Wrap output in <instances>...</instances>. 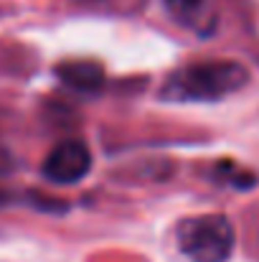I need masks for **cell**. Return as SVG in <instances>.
Instances as JSON below:
<instances>
[{
	"instance_id": "cell-6",
	"label": "cell",
	"mask_w": 259,
	"mask_h": 262,
	"mask_svg": "<svg viewBox=\"0 0 259 262\" xmlns=\"http://www.w3.org/2000/svg\"><path fill=\"white\" fill-rule=\"evenodd\" d=\"M166 5H168V10H171L178 20L191 23V20L203 10L206 0H166Z\"/></svg>"
},
{
	"instance_id": "cell-4",
	"label": "cell",
	"mask_w": 259,
	"mask_h": 262,
	"mask_svg": "<svg viewBox=\"0 0 259 262\" xmlns=\"http://www.w3.org/2000/svg\"><path fill=\"white\" fill-rule=\"evenodd\" d=\"M56 77L79 92H94L104 82V72L94 61H64L56 67Z\"/></svg>"
},
{
	"instance_id": "cell-2",
	"label": "cell",
	"mask_w": 259,
	"mask_h": 262,
	"mask_svg": "<svg viewBox=\"0 0 259 262\" xmlns=\"http://www.w3.org/2000/svg\"><path fill=\"white\" fill-rule=\"evenodd\" d=\"M175 242L191 262H226L234 252L237 234L224 214H198L178 222Z\"/></svg>"
},
{
	"instance_id": "cell-3",
	"label": "cell",
	"mask_w": 259,
	"mask_h": 262,
	"mask_svg": "<svg viewBox=\"0 0 259 262\" xmlns=\"http://www.w3.org/2000/svg\"><path fill=\"white\" fill-rule=\"evenodd\" d=\"M91 168V153L86 148V143L77 140V138H69V140H61L43 161L41 171L43 178L51 181V183H77L82 181Z\"/></svg>"
},
{
	"instance_id": "cell-5",
	"label": "cell",
	"mask_w": 259,
	"mask_h": 262,
	"mask_svg": "<svg viewBox=\"0 0 259 262\" xmlns=\"http://www.w3.org/2000/svg\"><path fill=\"white\" fill-rule=\"evenodd\" d=\"M216 176H219L221 181H226V183L242 188V191H247V188H252V186L257 183V176L247 173V171H242V168H237V166H231V163H219V166H216Z\"/></svg>"
},
{
	"instance_id": "cell-1",
	"label": "cell",
	"mask_w": 259,
	"mask_h": 262,
	"mask_svg": "<svg viewBox=\"0 0 259 262\" xmlns=\"http://www.w3.org/2000/svg\"><path fill=\"white\" fill-rule=\"evenodd\" d=\"M249 82L247 67L239 61H196L173 69L158 97L163 102H219Z\"/></svg>"
}]
</instances>
